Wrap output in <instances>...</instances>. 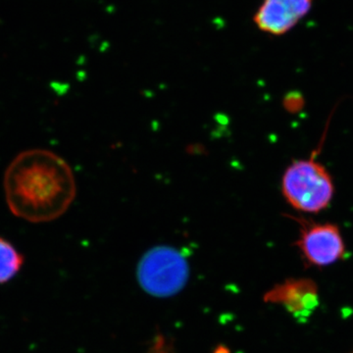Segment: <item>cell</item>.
I'll use <instances>...</instances> for the list:
<instances>
[{"instance_id": "7a4b0ae2", "label": "cell", "mask_w": 353, "mask_h": 353, "mask_svg": "<svg viewBox=\"0 0 353 353\" xmlns=\"http://www.w3.org/2000/svg\"><path fill=\"white\" fill-rule=\"evenodd\" d=\"M283 194L301 212L318 213L326 209L334 197L333 179L314 157L294 162L283 176Z\"/></svg>"}, {"instance_id": "ba28073f", "label": "cell", "mask_w": 353, "mask_h": 353, "mask_svg": "<svg viewBox=\"0 0 353 353\" xmlns=\"http://www.w3.org/2000/svg\"><path fill=\"white\" fill-rule=\"evenodd\" d=\"M155 353H164V352H157Z\"/></svg>"}, {"instance_id": "5b68a950", "label": "cell", "mask_w": 353, "mask_h": 353, "mask_svg": "<svg viewBox=\"0 0 353 353\" xmlns=\"http://www.w3.org/2000/svg\"><path fill=\"white\" fill-rule=\"evenodd\" d=\"M313 0H264L255 13V24L262 32L281 36L292 30L308 11Z\"/></svg>"}, {"instance_id": "52a82bcc", "label": "cell", "mask_w": 353, "mask_h": 353, "mask_svg": "<svg viewBox=\"0 0 353 353\" xmlns=\"http://www.w3.org/2000/svg\"><path fill=\"white\" fill-rule=\"evenodd\" d=\"M24 259L8 241L0 238V284L8 282L19 272Z\"/></svg>"}, {"instance_id": "8992f818", "label": "cell", "mask_w": 353, "mask_h": 353, "mask_svg": "<svg viewBox=\"0 0 353 353\" xmlns=\"http://www.w3.org/2000/svg\"><path fill=\"white\" fill-rule=\"evenodd\" d=\"M264 301L282 304L296 318H307L319 304L318 288L309 279H290L267 292Z\"/></svg>"}, {"instance_id": "3957f363", "label": "cell", "mask_w": 353, "mask_h": 353, "mask_svg": "<svg viewBox=\"0 0 353 353\" xmlns=\"http://www.w3.org/2000/svg\"><path fill=\"white\" fill-rule=\"evenodd\" d=\"M190 268L182 253L170 246H157L139 261L137 277L141 289L157 297H169L183 290Z\"/></svg>"}, {"instance_id": "277c9868", "label": "cell", "mask_w": 353, "mask_h": 353, "mask_svg": "<svg viewBox=\"0 0 353 353\" xmlns=\"http://www.w3.org/2000/svg\"><path fill=\"white\" fill-rule=\"evenodd\" d=\"M296 245L303 259L315 267L336 263L345 253L340 229L331 223H305Z\"/></svg>"}, {"instance_id": "9c48e42d", "label": "cell", "mask_w": 353, "mask_h": 353, "mask_svg": "<svg viewBox=\"0 0 353 353\" xmlns=\"http://www.w3.org/2000/svg\"><path fill=\"white\" fill-rule=\"evenodd\" d=\"M353 353V352H352Z\"/></svg>"}, {"instance_id": "6da1fadb", "label": "cell", "mask_w": 353, "mask_h": 353, "mask_svg": "<svg viewBox=\"0 0 353 353\" xmlns=\"http://www.w3.org/2000/svg\"><path fill=\"white\" fill-rule=\"evenodd\" d=\"M8 208L16 217L50 222L63 215L76 196L68 163L54 152L30 150L11 162L4 176Z\"/></svg>"}]
</instances>
